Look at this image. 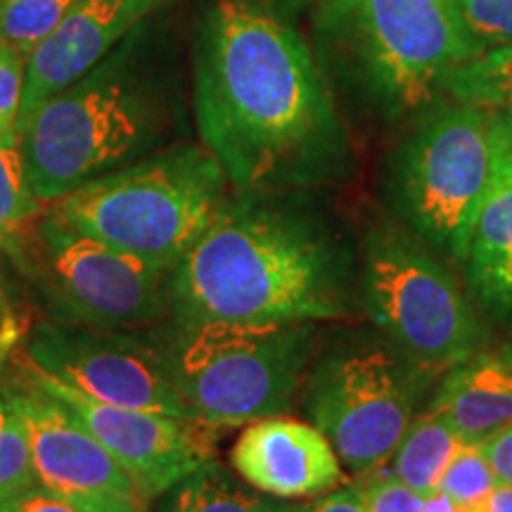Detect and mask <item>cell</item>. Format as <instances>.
<instances>
[{
	"label": "cell",
	"instance_id": "23",
	"mask_svg": "<svg viewBox=\"0 0 512 512\" xmlns=\"http://www.w3.org/2000/svg\"><path fill=\"white\" fill-rule=\"evenodd\" d=\"M36 484L24 422L8 399H0V496H22Z\"/></svg>",
	"mask_w": 512,
	"mask_h": 512
},
{
	"label": "cell",
	"instance_id": "10",
	"mask_svg": "<svg viewBox=\"0 0 512 512\" xmlns=\"http://www.w3.org/2000/svg\"><path fill=\"white\" fill-rule=\"evenodd\" d=\"M19 363L112 406L192 418L166 358L128 335L41 325Z\"/></svg>",
	"mask_w": 512,
	"mask_h": 512
},
{
	"label": "cell",
	"instance_id": "7",
	"mask_svg": "<svg viewBox=\"0 0 512 512\" xmlns=\"http://www.w3.org/2000/svg\"><path fill=\"white\" fill-rule=\"evenodd\" d=\"M311 349L309 323H204L169 358L192 418L238 427L290 408Z\"/></svg>",
	"mask_w": 512,
	"mask_h": 512
},
{
	"label": "cell",
	"instance_id": "27",
	"mask_svg": "<svg viewBox=\"0 0 512 512\" xmlns=\"http://www.w3.org/2000/svg\"><path fill=\"white\" fill-rule=\"evenodd\" d=\"M24 72L27 62L10 43L0 41V136L15 131L19 105H22Z\"/></svg>",
	"mask_w": 512,
	"mask_h": 512
},
{
	"label": "cell",
	"instance_id": "32",
	"mask_svg": "<svg viewBox=\"0 0 512 512\" xmlns=\"http://www.w3.org/2000/svg\"><path fill=\"white\" fill-rule=\"evenodd\" d=\"M475 512H512V484H498L496 489L477 505Z\"/></svg>",
	"mask_w": 512,
	"mask_h": 512
},
{
	"label": "cell",
	"instance_id": "19",
	"mask_svg": "<svg viewBox=\"0 0 512 512\" xmlns=\"http://www.w3.org/2000/svg\"><path fill=\"white\" fill-rule=\"evenodd\" d=\"M43 202L31 190L17 131L0 136V247L17 254Z\"/></svg>",
	"mask_w": 512,
	"mask_h": 512
},
{
	"label": "cell",
	"instance_id": "36",
	"mask_svg": "<svg viewBox=\"0 0 512 512\" xmlns=\"http://www.w3.org/2000/svg\"><path fill=\"white\" fill-rule=\"evenodd\" d=\"M10 309H8V304H5V297H3V290H0V328H3V323H5V318L10 316Z\"/></svg>",
	"mask_w": 512,
	"mask_h": 512
},
{
	"label": "cell",
	"instance_id": "16",
	"mask_svg": "<svg viewBox=\"0 0 512 512\" xmlns=\"http://www.w3.org/2000/svg\"><path fill=\"white\" fill-rule=\"evenodd\" d=\"M467 290L496 323L512 328V147L510 138L467 240Z\"/></svg>",
	"mask_w": 512,
	"mask_h": 512
},
{
	"label": "cell",
	"instance_id": "2",
	"mask_svg": "<svg viewBox=\"0 0 512 512\" xmlns=\"http://www.w3.org/2000/svg\"><path fill=\"white\" fill-rule=\"evenodd\" d=\"M347 256L299 216L226 202L171 280L183 328L347 316Z\"/></svg>",
	"mask_w": 512,
	"mask_h": 512
},
{
	"label": "cell",
	"instance_id": "22",
	"mask_svg": "<svg viewBox=\"0 0 512 512\" xmlns=\"http://www.w3.org/2000/svg\"><path fill=\"white\" fill-rule=\"evenodd\" d=\"M76 0H0V41L29 55L53 34Z\"/></svg>",
	"mask_w": 512,
	"mask_h": 512
},
{
	"label": "cell",
	"instance_id": "18",
	"mask_svg": "<svg viewBox=\"0 0 512 512\" xmlns=\"http://www.w3.org/2000/svg\"><path fill=\"white\" fill-rule=\"evenodd\" d=\"M463 444L465 441L446 425L444 418L427 408L425 413L413 418L389 458L394 477L420 494H430L439 486L446 467Z\"/></svg>",
	"mask_w": 512,
	"mask_h": 512
},
{
	"label": "cell",
	"instance_id": "35",
	"mask_svg": "<svg viewBox=\"0 0 512 512\" xmlns=\"http://www.w3.org/2000/svg\"><path fill=\"white\" fill-rule=\"evenodd\" d=\"M268 3L280 5V8H302V5L313 3V0H268Z\"/></svg>",
	"mask_w": 512,
	"mask_h": 512
},
{
	"label": "cell",
	"instance_id": "3",
	"mask_svg": "<svg viewBox=\"0 0 512 512\" xmlns=\"http://www.w3.org/2000/svg\"><path fill=\"white\" fill-rule=\"evenodd\" d=\"M226 176L207 150L176 147L60 197L55 214L107 245L178 266L226 204Z\"/></svg>",
	"mask_w": 512,
	"mask_h": 512
},
{
	"label": "cell",
	"instance_id": "20",
	"mask_svg": "<svg viewBox=\"0 0 512 512\" xmlns=\"http://www.w3.org/2000/svg\"><path fill=\"white\" fill-rule=\"evenodd\" d=\"M446 93L458 102L489 107V110H512V43L489 48L470 60L458 64L441 83Z\"/></svg>",
	"mask_w": 512,
	"mask_h": 512
},
{
	"label": "cell",
	"instance_id": "31",
	"mask_svg": "<svg viewBox=\"0 0 512 512\" xmlns=\"http://www.w3.org/2000/svg\"><path fill=\"white\" fill-rule=\"evenodd\" d=\"M24 335H27V320L15 316V313H10V316L5 318L3 328H0V368H3V363L8 361L12 351L22 344Z\"/></svg>",
	"mask_w": 512,
	"mask_h": 512
},
{
	"label": "cell",
	"instance_id": "6",
	"mask_svg": "<svg viewBox=\"0 0 512 512\" xmlns=\"http://www.w3.org/2000/svg\"><path fill=\"white\" fill-rule=\"evenodd\" d=\"M363 249V306L415 368L448 370L489 347L470 297L418 235L377 228Z\"/></svg>",
	"mask_w": 512,
	"mask_h": 512
},
{
	"label": "cell",
	"instance_id": "28",
	"mask_svg": "<svg viewBox=\"0 0 512 512\" xmlns=\"http://www.w3.org/2000/svg\"><path fill=\"white\" fill-rule=\"evenodd\" d=\"M368 512H422L425 510V494L403 484L399 477L389 475L373 479L366 489Z\"/></svg>",
	"mask_w": 512,
	"mask_h": 512
},
{
	"label": "cell",
	"instance_id": "15",
	"mask_svg": "<svg viewBox=\"0 0 512 512\" xmlns=\"http://www.w3.org/2000/svg\"><path fill=\"white\" fill-rule=\"evenodd\" d=\"M238 475L275 498L328 494L342 482L335 448L316 425L271 415L249 422L230 451Z\"/></svg>",
	"mask_w": 512,
	"mask_h": 512
},
{
	"label": "cell",
	"instance_id": "9",
	"mask_svg": "<svg viewBox=\"0 0 512 512\" xmlns=\"http://www.w3.org/2000/svg\"><path fill=\"white\" fill-rule=\"evenodd\" d=\"M422 370L384 344H356L325 358L311 377L309 415L354 475L392 458L420 399Z\"/></svg>",
	"mask_w": 512,
	"mask_h": 512
},
{
	"label": "cell",
	"instance_id": "1",
	"mask_svg": "<svg viewBox=\"0 0 512 512\" xmlns=\"http://www.w3.org/2000/svg\"><path fill=\"white\" fill-rule=\"evenodd\" d=\"M195 114L242 192L328 181L347 162V133L304 38L240 0H221L202 22Z\"/></svg>",
	"mask_w": 512,
	"mask_h": 512
},
{
	"label": "cell",
	"instance_id": "37",
	"mask_svg": "<svg viewBox=\"0 0 512 512\" xmlns=\"http://www.w3.org/2000/svg\"><path fill=\"white\" fill-rule=\"evenodd\" d=\"M503 112V110H501ZM505 117H508V128H510V147H512V110L505 112Z\"/></svg>",
	"mask_w": 512,
	"mask_h": 512
},
{
	"label": "cell",
	"instance_id": "26",
	"mask_svg": "<svg viewBox=\"0 0 512 512\" xmlns=\"http://www.w3.org/2000/svg\"><path fill=\"white\" fill-rule=\"evenodd\" d=\"M22 512H145L138 494H55L34 486L19 496Z\"/></svg>",
	"mask_w": 512,
	"mask_h": 512
},
{
	"label": "cell",
	"instance_id": "24",
	"mask_svg": "<svg viewBox=\"0 0 512 512\" xmlns=\"http://www.w3.org/2000/svg\"><path fill=\"white\" fill-rule=\"evenodd\" d=\"M477 53L512 43V0H448Z\"/></svg>",
	"mask_w": 512,
	"mask_h": 512
},
{
	"label": "cell",
	"instance_id": "30",
	"mask_svg": "<svg viewBox=\"0 0 512 512\" xmlns=\"http://www.w3.org/2000/svg\"><path fill=\"white\" fill-rule=\"evenodd\" d=\"M484 458L489 460L491 470L496 472L498 482L512 484V427L494 434L479 444Z\"/></svg>",
	"mask_w": 512,
	"mask_h": 512
},
{
	"label": "cell",
	"instance_id": "17",
	"mask_svg": "<svg viewBox=\"0 0 512 512\" xmlns=\"http://www.w3.org/2000/svg\"><path fill=\"white\" fill-rule=\"evenodd\" d=\"M432 411L465 444H482L512 427V347L482 349L446 370Z\"/></svg>",
	"mask_w": 512,
	"mask_h": 512
},
{
	"label": "cell",
	"instance_id": "8",
	"mask_svg": "<svg viewBox=\"0 0 512 512\" xmlns=\"http://www.w3.org/2000/svg\"><path fill=\"white\" fill-rule=\"evenodd\" d=\"M320 24L344 38L389 114L430 102L451 69L479 55L448 0H328Z\"/></svg>",
	"mask_w": 512,
	"mask_h": 512
},
{
	"label": "cell",
	"instance_id": "21",
	"mask_svg": "<svg viewBox=\"0 0 512 512\" xmlns=\"http://www.w3.org/2000/svg\"><path fill=\"white\" fill-rule=\"evenodd\" d=\"M171 512H297V508L254 494L226 470L209 463L181 482Z\"/></svg>",
	"mask_w": 512,
	"mask_h": 512
},
{
	"label": "cell",
	"instance_id": "29",
	"mask_svg": "<svg viewBox=\"0 0 512 512\" xmlns=\"http://www.w3.org/2000/svg\"><path fill=\"white\" fill-rule=\"evenodd\" d=\"M297 512H368L366 494L361 486H344V489L332 491V494L316 498L309 505H302Z\"/></svg>",
	"mask_w": 512,
	"mask_h": 512
},
{
	"label": "cell",
	"instance_id": "14",
	"mask_svg": "<svg viewBox=\"0 0 512 512\" xmlns=\"http://www.w3.org/2000/svg\"><path fill=\"white\" fill-rule=\"evenodd\" d=\"M162 3L164 0H76L53 34L29 55L17 126L43 100L98 67L121 38Z\"/></svg>",
	"mask_w": 512,
	"mask_h": 512
},
{
	"label": "cell",
	"instance_id": "25",
	"mask_svg": "<svg viewBox=\"0 0 512 512\" xmlns=\"http://www.w3.org/2000/svg\"><path fill=\"white\" fill-rule=\"evenodd\" d=\"M498 484L501 482H498L496 472L491 470L489 460L484 458L479 444H463L453 456L451 465L446 467L437 489L446 491L448 496L456 498L467 508H477Z\"/></svg>",
	"mask_w": 512,
	"mask_h": 512
},
{
	"label": "cell",
	"instance_id": "34",
	"mask_svg": "<svg viewBox=\"0 0 512 512\" xmlns=\"http://www.w3.org/2000/svg\"><path fill=\"white\" fill-rule=\"evenodd\" d=\"M0 512H22L19 510V496H0Z\"/></svg>",
	"mask_w": 512,
	"mask_h": 512
},
{
	"label": "cell",
	"instance_id": "13",
	"mask_svg": "<svg viewBox=\"0 0 512 512\" xmlns=\"http://www.w3.org/2000/svg\"><path fill=\"white\" fill-rule=\"evenodd\" d=\"M29 384L5 392V399L24 422L38 486L55 494H138L124 467L86 425L46 389Z\"/></svg>",
	"mask_w": 512,
	"mask_h": 512
},
{
	"label": "cell",
	"instance_id": "11",
	"mask_svg": "<svg viewBox=\"0 0 512 512\" xmlns=\"http://www.w3.org/2000/svg\"><path fill=\"white\" fill-rule=\"evenodd\" d=\"M43 266L57 297L83 323L114 328L152 320L171 268L128 254L74 228L55 211L41 221Z\"/></svg>",
	"mask_w": 512,
	"mask_h": 512
},
{
	"label": "cell",
	"instance_id": "5",
	"mask_svg": "<svg viewBox=\"0 0 512 512\" xmlns=\"http://www.w3.org/2000/svg\"><path fill=\"white\" fill-rule=\"evenodd\" d=\"M152 126L150 95L121 50L43 100L15 131L31 190L46 204L138 155Z\"/></svg>",
	"mask_w": 512,
	"mask_h": 512
},
{
	"label": "cell",
	"instance_id": "33",
	"mask_svg": "<svg viewBox=\"0 0 512 512\" xmlns=\"http://www.w3.org/2000/svg\"><path fill=\"white\" fill-rule=\"evenodd\" d=\"M422 512H475V508H467V505L458 503L456 498H451L446 491L434 489L430 494H425V510Z\"/></svg>",
	"mask_w": 512,
	"mask_h": 512
},
{
	"label": "cell",
	"instance_id": "12",
	"mask_svg": "<svg viewBox=\"0 0 512 512\" xmlns=\"http://www.w3.org/2000/svg\"><path fill=\"white\" fill-rule=\"evenodd\" d=\"M29 380L72 411L136 484L138 494L155 498L211 463L214 427L200 420L112 406L53 377L24 368Z\"/></svg>",
	"mask_w": 512,
	"mask_h": 512
},
{
	"label": "cell",
	"instance_id": "4",
	"mask_svg": "<svg viewBox=\"0 0 512 512\" xmlns=\"http://www.w3.org/2000/svg\"><path fill=\"white\" fill-rule=\"evenodd\" d=\"M508 138L505 112L456 100L427 112L396 152V214L446 264H463Z\"/></svg>",
	"mask_w": 512,
	"mask_h": 512
}]
</instances>
